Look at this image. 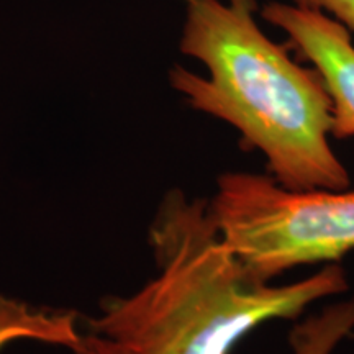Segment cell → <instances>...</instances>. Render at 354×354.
I'll return each mask as SVG.
<instances>
[{"mask_svg":"<svg viewBox=\"0 0 354 354\" xmlns=\"http://www.w3.org/2000/svg\"><path fill=\"white\" fill-rule=\"evenodd\" d=\"M148 241L158 274L128 297H112L87 318L88 331L131 354H230L271 320L348 290L338 263L274 286L256 279L227 246L209 201L172 189L159 203Z\"/></svg>","mask_w":354,"mask_h":354,"instance_id":"cell-1","label":"cell"},{"mask_svg":"<svg viewBox=\"0 0 354 354\" xmlns=\"http://www.w3.org/2000/svg\"><path fill=\"white\" fill-rule=\"evenodd\" d=\"M256 0H187L180 51L209 71L174 66L171 86L192 109L240 131L268 174L290 189H346L351 177L330 143L333 102L315 68L290 56L256 24Z\"/></svg>","mask_w":354,"mask_h":354,"instance_id":"cell-2","label":"cell"},{"mask_svg":"<svg viewBox=\"0 0 354 354\" xmlns=\"http://www.w3.org/2000/svg\"><path fill=\"white\" fill-rule=\"evenodd\" d=\"M209 207L227 246L263 282L354 250V189H290L233 171L218 176Z\"/></svg>","mask_w":354,"mask_h":354,"instance_id":"cell-3","label":"cell"},{"mask_svg":"<svg viewBox=\"0 0 354 354\" xmlns=\"http://www.w3.org/2000/svg\"><path fill=\"white\" fill-rule=\"evenodd\" d=\"M261 17L284 30L289 44L318 71L333 102V133L354 136V46L349 30L333 17L287 3L269 2Z\"/></svg>","mask_w":354,"mask_h":354,"instance_id":"cell-4","label":"cell"},{"mask_svg":"<svg viewBox=\"0 0 354 354\" xmlns=\"http://www.w3.org/2000/svg\"><path fill=\"white\" fill-rule=\"evenodd\" d=\"M81 336L74 312L37 307L0 294V351L17 342H37L71 351Z\"/></svg>","mask_w":354,"mask_h":354,"instance_id":"cell-5","label":"cell"},{"mask_svg":"<svg viewBox=\"0 0 354 354\" xmlns=\"http://www.w3.org/2000/svg\"><path fill=\"white\" fill-rule=\"evenodd\" d=\"M354 328V299L325 308L320 315L295 326L290 335L294 354H331Z\"/></svg>","mask_w":354,"mask_h":354,"instance_id":"cell-6","label":"cell"},{"mask_svg":"<svg viewBox=\"0 0 354 354\" xmlns=\"http://www.w3.org/2000/svg\"><path fill=\"white\" fill-rule=\"evenodd\" d=\"M294 6L328 13L346 26L349 32H354V0H294Z\"/></svg>","mask_w":354,"mask_h":354,"instance_id":"cell-7","label":"cell"},{"mask_svg":"<svg viewBox=\"0 0 354 354\" xmlns=\"http://www.w3.org/2000/svg\"><path fill=\"white\" fill-rule=\"evenodd\" d=\"M71 354H131L122 344L97 335L94 331L82 333L76 346L71 349Z\"/></svg>","mask_w":354,"mask_h":354,"instance_id":"cell-8","label":"cell"}]
</instances>
